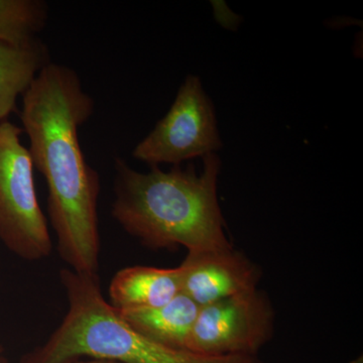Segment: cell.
I'll return each mask as SVG.
<instances>
[{
	"instance_id": "7a4b0ae2",
	"label": "cell",
	"mask_w": 363,
	"mask_h": 363,
	"mask_svg": "<svg viewBox=\"0 0 363 363\" xmlns=\"http://www.w3.org/2000/svg\"><path fill=\"white\" fill-rule=\"evenodd\" d=\"M202 160L200 173L192 164L167 172L154 166L140 173L116 159L112 216L152 250L233 248L217 197L220 157L210 154Z\"/></svg>"
},
{
	"instance_id": "8992f818",
	"label": "cell",
	"mask_w": 363,
	"mask_h": 363,
	"mask_svg": "<svg viewBox=\"0 0 363 363\" xmlns=\"http://www.w3.org/2000/svg\"><path fill=\"white\" fill-rule=\"evenodd\" d=\"M274 311L259 291L200 307L188 352L205 357H257L274 334Z\"/></svg>"
},
{
	"instance_id": "3957f363",
	"label": "cell",
	"mask_w": 363,
	"mask_h": 363,
	"mask_svg": "<svg viewBox=\"0 0 363 363\" xmlns=\"http://www.w3.org/2000/svg\"><path fill=\"white\" fill-rule=\"evenodd\" d=\"M69 309L44 345L21 363H67L82 357L119 363H262L257 357H205L152 342L119 315L102 295L98 274L60 272Z\"/></svg>"
},
{
	"instance_id": "5b68a950",
	"label": "cell",
	"mask_w": 363,
	"mask_h": 363,
	"mask_svg": "<svg viewBox=\"0 0 363 363\" xmlns=\"http://www.w3.org/2000/svg\"><path fill=\"white\" fill-rule=\"evenodd\" d=\"M222 147L211 99L197 76H188L171 108L149 135L136 145L133 156L150 167L182 162L217 154Z\"/></svg>"
},
{
	"instance_id": "277c9868",
	"label": "cell",
	"mask_w": 363,
	"mask_h": 363,
	"mask_svg": "<svg viewBox=\"0 0 363 363\" xmlns=\"http://www.w3.org/2000/svg\"><path fill=\"white\" fill-rule=\"evenodd\" d=\"M23 133L9 121L0 123V240L14 255L33 262L49 257L52 243Z\"/></svg>"
},
{
	"instance_id": "ba28073f",
	"label": "cell",
	"mask_w": 363,
	"mask_h": 363,
	"mask_svg": "<svg viewBox=\"0 0 363 363\" xmlns=\"http://www.w3.org/2000/svg\"><path fill=\"white\" fill-rule=\"evenodd\" d=\"M180 293L178 267H125L114 274L109 286L111 305L119 311L161 307Z\"/></svg>"
},
{
	"instance_id": "6da1fadb",
	"label": "cell",
	"mask_w": 363,
	"mask_h": 363,
	"mask_svg": "<svg viewBox=\"0 0 363 363\" xmlns=\"http://www.w3.org/2000/svg\"><path fill=\"white\" fill-rule=\"evenodd\" d=\"M93 111L76 72L52 62L23 95L20 111L33 167L47 182L60 255L74 272L88 274L99 267L100 179L86 162L78 133Z\"/></svg>"
},
{
	"instance_id": "9c48e42d",
	"label": "cell",
	"mask_w": 363,
	"mask_h": 363,
	"mask_svg": "<svg viewBox=\"0 0 363 363\" xmlns=\"http://www.w3.org/2000/svg\"><path fill=\"white\" fill-rule=\"evenodd\" d=\"M200 307L180 293L161 307L118 311L124 321L143 337L171 348L187 351V343Z\"/></svg>"
},
{
	"instance_id": "4fadbf2b",
	"label": "cell",
	"mask_w": 363,
	"mask_h": 363,
	"mask_svg": "<svg viewBox=\"0 0 363 363\" xmlns=\"http://www.w3.org/2000/svg\"><path fill=\"white\" fill-rule=\"evenodd\" d=\"M0 363H2V359H0Z\"/></svg>"
},
{
	"instance_id": "7c38bea8",
	"label": "cell",
	"mask_w": 363,
	"mask_h": 363,
	"mask_svg": "<svg viewBox=\"0 0 363 363\" xmlns=\"http://www.w3.org/2000/svg\"><path fill=\"white\" fill-rule=\"evenodd\" d=\"M67 363H119L111 362V360H102V359H92L91 358L90 360H86V362H78L77 360H73V362H67Z\"/></svg>"
},
{
	"instance_id": "8fae6325",
	"label": "cell",
	"mask_w": 363,
	"mask_h": 363,
	"mask_svg": "<svg viewBox=\"0 0 363 363\" xmlns=\"http://www.w3.org/2000/svg\"><path fill=\"white\" fill-rule=\"evenodd\" d=\"M48 11L40 0H0V43L23 45L38 39Z\"/></svg>"
},
{
	"instance_id": "52a82bcc",
	"label": "cell",
	"mask_w": 363,
	"mask_h": 363,
	"mask_svg": "<svg viewBox=\"0 0 363 363\" xmlns=\"http://www.w3.org/2000/svg\"><path fill=\"white\" fill-rule=\"evenodd\" d=\"M182 293L202 307L257 290V267L233 248L191 252L178 267Z\"/></svg>"
},
{
	"instance_id": "30bf717a",
	"label": "cell",
	"mask_w": 363,
	"mask_h": 363,
	"mask_svg": "<svg viewBox=\"0 0 363 363\" xmlns=\"http://www.w3.org/2000/svg\"><path fill=\"white\" fill-rule=\"evenodd\" d=\"M50 63L49 52L39 39L23 45L0 43V123L18 112V98Z\"/></svg>"
}]
</instances>
